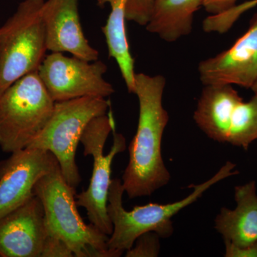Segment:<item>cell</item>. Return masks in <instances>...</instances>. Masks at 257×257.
Instances as JSON below:
<instances>
[{
	"label": "cell",
	"instance_id": "6da1fadb",
	"mask_svg": "<svg viewBox=\"0 0 257 257\" xmlns=\"http://www.w3.org/2000/svg\"><path fill=\"white\" fill-rule=\"evenodd\" d=\"M166 79L162 75L136 74L135 89L140 105L136 135L128 146L130 160L122 177L130 199L150 196L170 182L162 155V141L169 121L162 103Z\"/></svg>",
	"mask_w": 257,
	"mask_h": 257
},
{
	"label": "cell",
	"instance_id": "5b68a950",
	"mask_svg": "<svg viewBox=\"0 0 257 257\" xmlns=\"http://www.w3.org/2000/svg\"><path fill=\"white\" fill-rule=\"evenodd\" d=\"M44 3L24 0L0 28V95L18 79L37 72L46 56Z\"/></svg>",
	"mask_w": 257,
	"mask_h": 257
},
{
	"label": "cell",
	"instance_id": "9a60e30c",
	"mask_svg": "<svg viewBox=\"0 0 257 257\" xmlns=\"http://www.w3.org/2000/svg\"><path fill=\"white\" fill-rule=\"evenodd\" d=\"M203 0H155L147 31L167 42H174L189 35L193 19Z\"/></svg>",
	"mask_w": 257,
	"mask_h": 257
},
{
	"label": "cell",
	"instance_id": "277c9868",
	"mask_svg": "<svg viewBox=\"0 0 257 257\" xmlns=\"http://www.w3.org/2000/svg\"><path fill=\"white\" fill-rule=\"evenodd\" d=\"M112 111L96 116L83 132L80 143L84 156L92 157L93 171L87 190L76 196L77 206L87 211L91 224L109 236L113 226L107 213V200L111 182V165L115 156L124 151L126 139L115 131Z\"/></svg>",
	"mask_w": 257,
	"mask_h": 257
},
{
	"label": "cell",
	"instance_id": "ffe728a7",
	"mask_svg": "<svg viewBox=\"0 0 257 257\" xmlns=\"http://www.w3.org/2000/svg\"><path fill=\"white\" fill-rule=\"evenodd\" d=\"M225 254L226 257H257V241L246 245L238 246L229 241H225Z\"/></svg>",
	"mask_w": 257,
	"mask_h": 257
},
{
	"label": "cell",
	"instance_id": "9c48e42d",
	"mask_svg": "<svg viewBox=\"0 0 257 257\" xmlns=\"http://www.w3.org/2000/svg\"><path fill=\"white\" fill-rule=\"evenodd\" d=\"M106 71L107 67L101 61L89 62L51 52L45 56L37 73L52 100L57 102L85 96H111L114 89L104 78Z\"/></svg>",
	"mask_w": 257,
	"mask_h": 257
},
{
	"label": "cell",
	"instance_id": "3957f363",
	"mask_svg": "<svg viewBox=\"0 0 257 257\" xmlns=\"http://www.w3.org/2000/svg\"><path fill=\"white\" fill-rule=\"evenodd\" d=\"M34 194L43 204L47 231L63 239L74 256H121L108 248V235L83 221L77 210L75 188L64 178L60 166L39 179Z\"/></svg>",
	"mask_w": 257,
	"mask_h": 257
},
{
	"label": "cell",
	"instance_id": "ba28073f",
	"mask_svg": "<svg viewBox=\"0 0 257 257\" xmlns=\"http://www.w3.org/2000/svg\"><path fill=\"white\" fill-rule=\"evenodd\" d=\"M194 120L214 141L247 150L257 140V96L244 101L230 84L204 86Z\"/></svg>",
	"mask_w": 257,
	"mask_h": 257
},
{
	"label": "cell",
	"instance_id": "2e32d148",
	"mask_svg": "<svg viewBox=\"0 0 257 257\" xmlns=\"http://www.w3.org/2000/svg\"><path fill=\"white\" fill-rule=\"evenodd\" d=\"M111 13L101 30L105 36L109 57L117 63L128 92L135 89V61L130 52L126 31V6L111 5Z\"/></svg>",
	"mask_w": 257,
	"mask_h": 257
},
{
	"label": "cell",
	"instance_id": "d6986e66",
	"mask_svg": "<svg viewBox=\"0 0 257 257\" xmlns=\"http://www.w3.org/2000/svg\"><path fill=\"white\" fill-rule=\"evenodd\" d=\"M71 248L63 239L47 231L41 257H73Z\"/></svg>",
	"mask_w": 257,
	"mask_h": 257
},
{
	"label": "cell",
	"instance_id": "ac0fdd59",
	"mask_svg": "<svg viewBox=\"0 0 257 257\" xmlns=\"http://www.w3.org/2000/svg\"><path fill=\"white\" fill-rule=\"evenodd\" d=\"M155 0H128L126 20L146 26L151 17Z\"/></svg>",
	"mask_w": 257,
	"mask_h": 257
},
{
	"label": "cell",
	"instance_id": "44dd1931",
	"mask_svg": "<svg viewBox=\"0 0 257 257\" xmlns=\"http://www.w3.org/2000/svg\"><path fill=\"white\" fill-rule=\"evenodd\" d=\"M238 0H203L202 7L210 15L219 14L236 5Z\"/></svg>",
	"mask_w": 257,
	"mask_h": 257
},
{
	"label": "cell",
	"instance_id": "8fae6325",
	"mask_svg": "<svg viewBox=\"0 0 257 257\" xmlns=\"http://www.w3.org/2000/svg\"><path fill=\"white\" fill-rule=\"evenodd\" d=\"M198 72L204 86L230 84L251 89L257 79V13L232 46L202 61Z\"/></svg>",
	"mask_w": 257,
	"mask_h": 257
},
{
	"label": "cell",
	"instance_id": "8992f818",
	"mask_svg": "<svg viewBox=\"0 0 257 257\" xmlns=\"http://www.w3.org/2000/svg\"><path fill=\"white\" fill-rule=\"evenodd\" d=\"M37 72L18 79L0 95V148L24 150L45 127L55 107Z\"/></svg>",
	"mask_w": 257,
	"mask_h": 257
},
{
	"label": "cell",
	"instance_id": "52a82bcc",
	"mask_svg": "<svg viewBox=\"0 0 257 257\" xmlns=\"http://www.w3.org/2000/svg\"><path fill=\"white\" fill-rule=\"evenodd\" d=\"M110 106L105 98L92 96L55 102L50 119L27 148L53 154L64 178L76 189L82 181L75 157L83 132L91 120L106 114Z\"/></svg>",
	"mask_w": 257,
	"mask_h": 257
},
{
	"label": "cell",
	"instance_id": "e0dca14e",
	"mask_svg": "<svg viewBox=\"0 0 257 257\" xmlns=\"http://www.w3.org/2000/svg\"><path fill=\"white\" fill-rule=\"evenodd\" d=\"M160 236L150 231L140 235L130 249L126 250V257H156L160 251Z\"/></svg>",
	"mask_w": 257,
	"mask_h": 257
},
{
	"label": "cell",
	"instance_id": "5bb4252c",
	"mask_svg": "<svg viewBox=\"0 0 257 257\" xmlns=\"http://www.w3.org/2000/svg\"><path fill=\"white\" fill-rule=\"evenodd\" d=\"M234 209L222 207L216 216L215 229L225 241L238 246L257 241L256 182L251 181L234 188Z\"/></svg>",
	"mask_w": 257,
	"mask_h": 257
},
{
	"label": "cell",
	"instance_id": "7c38bea8",
	"mask_svg": "<svg viewBox=\"0 0 257 257\" xmlns=\"http://www.w3.org/2000/svg\"><path fill=\"white\" fill-rule=\"evenodd\" d=\"M47 234L45 209L34 194L0 218V256L41 257Z\"/></svg>",
	"mask_w": 257,
	"mask_h": 257
},
{
	"label": "cell",
	"instance_id": "7a4b0ae2",
	"mask_svg": "<svg viewBox=\"0 0 257 257\" xmlns=\"http://www.w3.org/2000/svg\"><path fill=\"white\" fill-rule=\"evenodd\" d=\"M236 167L233 162H226L211 178L202 184L189 187L194 191L177 202L167 204L150 203L137 206L131 211H126L123 207L122 197L125 192L122 181L111 179L108 194L107 213L113 231L108 239V248L123 253L133 246L140 235L150 231L157 233L160 238L170 237L174 231L172 217L195 202L214 184L239 174Z\"/></svg>",
	"mask_w": 257,
	"mask_h": 257
},
{
	"label": "cell",
	"instance_id": "30bf717a",
	"mask_svg": "<svg viewBox=\"0 0 257 257\" xmlns=\"http://www.w3.org/2000/svg\"><path fill=\"white\" fill-rule=\"evenodd\" d=\"M60 166L50 152L25 148L0 162V218L34 195L39 179Z\"/></svg>",
	"mask_w": 257,
	"mask_h": 257
},
{
	"label": "cell",
	"instance_id": "4fadbf2b",
	"mask_svg": "<svg viewBox=\"0 0 257 257\" xmlns=\"http://www.w3.org/2000/svg\"><path fill=\"white\" fill-rule=\"evenodd\" d=\"M47 51L94 62L99 52L89 45L81 25L78 0H47L42 8Z\"/></svg>",
	"mask_w": 257,
	"mask_h": 257
},
{
	"label": "cell",
	"instance_id": "7402d4cb",
	"mask_svg": "<svg viewBox=\"0 0 257 257\" xmlns=\"http://www.w3.org/2000/svg\"><path fill=\"white\" fill-rule=\"evenodd\" d=\"M128 0H98L97 3L99 6H104L105 5H124L127 4Z\"/></svg>",
	"mask_w": 257,
	"mask_h": 257
},
{
	"label": "cell",
	"instance_id": "603a6c76",
	"mask_svg": "<svg viewBox=\"0 0 257 257\" xmlns=\"http://www.w3.org/2000/svg\"><path fill=\"white\" fill-rule=\"evenodd\" d=\"M251 89L253 91V92L254 93V95L257 96V79L254 83H253V85L251 86Z\"/></svg>",
	"mask_w": 257,
	"mask_h": 257
}]
</instances>
